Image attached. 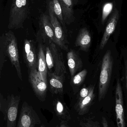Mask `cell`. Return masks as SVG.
I'll return each mask as SVG.
<instances>
[{
    "label": "cell",
    "instance_id": "obj_1",
    "mask_svg": "<svg viewBox=\"0 0 127 127\" xmlns=\"http://www.w3.org/2000/svg\"><path fill=\"white\" fill-rule=\"evenodd\" d=\"M33 0H12L7 28L17 30L24 28V23L29 17Z\"/></svg>",
    "mask_w": 127,
    "mask_h": 127
},
{
    "label": "cell",
    "instance_id": "obj_2",
    "mask_svg": "<svg viewBox=\"0 0 127 127\" xmlns=\"http://www.w3.org/2000/svg\"><path fill=\"white\" fill-rule=\"evenodd\" d=\"M4 51L6 57L16 70L17 75L22 80L21 68L19 62V54L17 39L13 32L11 31L4 33Z\"/></svg>",
    "mask_w": 127,
    "mask_h": 127
},
{
    "label": "cell",
    "instance_id": "obj_3",
    "mask_svg": "<svg viewBox=\"0 0 127 127\" xmlns=\"http://www.w3.org/2000/svg\"><path fill=\"white\" fill-rule=\"evenodd\" d=\"M113 60L111 51H107L103 58L99 80L98 100L101 101L106 95L112 72Z\"/></svg>",
    "mask_w": 127,
    "mask_h": 127
},
{
    "label": "cell",
    "instance_id": "obj_4",
    "mask_svg": "<svg viewBox=\"0 0 127 127\" xmlns=\"http://www.w3.org/2000/svg\"><path fill=\"white\" fill-rule=\"evenodd\" d=\"M48 11L51 22L53 29L56 40V44L60 49L68 51V41L65 32L57 17L54 14L52 4L50 1L48 4Z\"/></svg>",
    "mask_w": 127,
    "mask_h": 127
},
{
    "label": "cell",
    "instance_id": "obj_5",
    "mask_svg": "<svg viewBox=\"0 0 127 127\" xmlns=\"http://www.w3.org/2000/svg\"><path fill=\"white\" fill-rule=\"evenodd\" d=\"M28 80L38 99L44 101L47 95V83L43 80L37 68L28 70Z\"/></svg>",
    "mask_w": 127,
    "mask_h": 127
},
{
    "label": "cell",
    "instance_id": "obj_6",
    "mask_svg": "<svg viewBox=\"0 0 127 127\" xmlns=\"http://www.w3.org/2000/svg\"><path fill=\"white\" fill-rule=\"evenodd\" d=\"M39 116L31 106L23 103L16 127H35L41 124Z\"/></svg>",
    "mask_w": 127,
    "mask_h": 127
},
{
    "label": "cell",
    "instance_id": "obj_7",
    "mask_svg": "<svg viewBox=\"0 0 127 127\" xmlns=\"http://www.w3.org/2000/svg\"><path fill=\"white\" fill-rule=\"evenodd\" d=\"M8 107L6 116L3 118L6 121V127H16V120L18 115L20 96L12 95H8L7 98Z\"/></svg>",
    "mask_w": 127,
    "mask_h": 127
},
{
    "label": "cell",
    "instance_id": "obj_8",
    "mask_svg": "<svg viewBox=\"0 0 127 127\" xmlns=\"http://www.w3.org/2000/svg\"><path fill=\"white\" fill-rule=\"evenodd\" d=\"M23 59L28 70L37 69V55L34 41L25 39L23 47Z\"/></svg>",
    "mask_w": 127,
    "mask_h": 127
},
{
    "label": "cell",
    "instance_id": "obj_9",
    "mask_svg": "<svg viewBox=\"0 0 127 127\" xmlns=\"http://www.w3.org/2000/svg\"><path fill=\"white\" fill-rule=\"evenodd\" d=\"M116 84L115 112L117 127H126L123 92L119 80H118Z\"/></svg>",
    "mask_w": 127,
    "mask_h": 127
},
{
    "label": "cell",
    "instance_id": "obj_10",
    "mask_svg": "<svg viewBox=\"0 0 127 127\" xmlns=\"http://www.w3.org/2000/svg\"><path fill=\"white\" fill-rule=\"evenodd\" d=\"M49 45L52 53L54 62V72L57 75L61 76L66 74L63 54L60 48L53 42L49 41Z\"/></svg>",
    "mask_w": 127,
    "mask_h": 127
},
{
    "label": "cell",
    "instance_id": "obj_11",
    "mask_svg": "<svg viewBox=\"0 0 127 127\" xmlns=\"http://www.w3.org/2000/svg\"><path fill=\"white\" fill-rule=\"evenodd\" d=\"M40 30L39 32L42 35L43 38H47L49 41L53 42L56 44L55 35L53 29L49 15L42 13L40 17Z\"/></svg>",
    "mask_w": 127,
    "mask_h": 127
},
{
    "label": "cell",
    "instance_id": "obj_12",
    "mask_svg": "<svg viewBox=\"0 0 127 127\" xmlns=\"http://www.w3.org/2000/svg\"><path fill=\"white\" fill-rule=\"evenodd\" d=\"M119 18V10L117 9H115L113 11L110 18L108 21L105 32L102 37L100 44V50H103V49L109 40L110 36L115 31L118 22Z\"/></svg>",
    "mask_w": 127,
    "mask_h": 127
},
{
    "label": "cell",
    "instance_id": "obj_13",
    "mask_svg": "<svg viewBox=\"0 0 127 127\" xmlns=\"http://www.w3.org/2000/svg\"><path fill=\"white\" fill-rule=\"evenodd\" d=\"M50 92L53 94L62 95L65 75H57L54 72H48Z\"/></svg>",
    "mask_w": 127,
    "mask_h": 127
},
{
    "label": "cell",
    "instance_id": "obj_14",
    "mask_svg": "<svg viewBox=\"0 0 127 127\" xmlns=\"http://www.w3.org/2000/svg\"><path fill=\"white\" fill-rule=\"evenodd\" d=\"M95 97L94 87L91 86L88 95L81 100L77 101L75 105V109L79 115L83 116L88 113Z\"/></svg>",
    "mask_w": 127,
    "mask_h": 127
},
{
    "label": "cell",
    "instance_id": "obj_15",
    "mask_svg": "<svg viewBox=\"0 0 127 127\" xmlns=\"http://www.w3.org/2000/svg\"><path fill=\"white\" fill-rule=\"evenodd\" d=\"M67 63L71 78L83 67V62L79 54L74 50H70L67 54Z\"/></svg>",
    "mask_w": 127,
    "mask_h": 127
},
{
    "label": "cell",
    "instance_id": "obj_16",
    "mask_svg": "<svg viewBox=\"0 0 127 127\" xmlns=\"http://www.w3.org/2000/svg\"><path fill=\"white\" fill-rule=\"evenodd\" d=\"M91 42V34L87 28H84L80 30L75 41V45L79 47L80 50L87 52Z\"/></svg>",
    "mask_w": 127,
    "mask_h": 127
},
{
    "label": "cell",
    "instance_id": "obj_17",
    "mask_svg": "<svg viewBox=\"0 0 127 127\" xmlns=\"http://www.w3.org/2000/svg\"><path fill=\"white\" fill-rule=\"evenodd\" d=\"M37 69L43 80L47 83L48 69L45 60V48L42 42L39 44L37 54Z\"/></svg>",
    "mask_w": 127,
    "mask_h": 127
},
{
    "label": "cell",
    "instance_id": "obj_18",
    "mask_svg": "<svg viewBox=\"0 0 127 127\" xmlns=\"http://www.w3.org/2000/svg\"><path fill=\"white\" fill-rule=\"evenodd\" d=\"M54 110L61 121L67 122L71 119L69 109L66 104L58 98L53 101Z\"/></svg>",
    "mask_w": 127,
    "mask_h": 127
},
{
    "label": "cell",
    "instance_id": "obj_19",
    "mask_svg": "<svg viewBox=\"0 0 127 127\" xmlns=\"http://www.w3.org/2000/svg\"><path fill=\"white\" fill-rule=\"evenodd\" d=\"M62 11L63 19L66 24L69 25L74 21L72 0H59Z\"/></svg>",
    "mask_w": 127,
    "mask_h": 127
},
{
    "label": "cell",
    "instance_id": "obj_20",
    "mask_svg": "<svg viewBox=\"0 0 127 127\" xmlns=\"http://www.w3.org/2000/svg\"><path fill=\"white\" fill-rule=\"evenodd\" d=\"M50 1L52 4L54 14L59 21L66 33H67L66 24L63 19L62 11L59 1V0H51Z\"/></svg>",
    "mask_w": 127,
    "mask_h": 127
},
{
    "label": "cell",
    "instance_id": "obj_21",
    "mask_svg": "<svg viewBox=\"0 0 127 127\" xmlns=\"http://www.w3.org/2000/svg\"><path fill=\"white\" fill-rule=\"evenodd\" d=\"M87 74L86 69H84L71 78V83L72 86H79L85 80Z\"/></svg>",
    "mask_w": 127,
    "mask_h": 127
},
{
    "label": "cell",
    "instance_id": "obj_22",
    "mask_svg": "<svg viewBox=\"0 0 127 127\" xmlns=\"http://www.w3.org/2000/svg\"><path fill=\"white\" fill-rule=\"evenodd\" d=\"M4 33H3L0 37V77L2 73V69L4 63L6 62V56L4 51Z\"/></svg>",
    "mask_w": 127,
    "mask_h": 127
},
{
    "label": "cell",
    "instance_id": "obj_23",
    "mask_svg": "<svg viewBox=\"0 0 127 127\" xmlns=\"http://www.w3.org/2000/svg\"><path fill=\"white\" fill-rule=\"evenodd\" d=\"M45 60L47 67L48 72L52 71V69L54 67L52 53L49 45L46 46L45 48Z\"/></svg>",
    "mask_w": 127,
    "mask_h": 127
},
{
    "label": "cell",
    "instance_id": "obj_24",
    "mask_svg": "<svg viewBox=\"0 0 127 127\" xmlns=\"http://www.w3.org/2000/svg\"><path fill=\"white\" fill-rule=\"evenodd\" d=\"M80 127H101L97 121L91 118L85 119L80 122Z\"/></svg>",
    "mask_w": 127,
    "mask_h": 127
},
{
    "label": "cell",
    "instance_id": "obj_25",
    "mask_svg": "<svg viewBox=\"0 0 127 127\" xmlns=\"http://www.w3.org/2000/svg\"><path fill=\"white\" fill-rule=\"evenodd\" d=\"M113 6V3L112 2L106 3L104 5L102 15V22L103 24L112 10Z\"/></svg>",
    "mask_w": 127,
    "mask_h": 127
},
{
    "label": "cell",
    "instance_id": "obj_26",
    "mask_svg": "<svg viewBox=\"0 0 127 127\" xmlns=\"http://www.w3.org/2000/svg\"><path fill=\"white\" fill-rule=\"evenodd\" d=\"M8 107L7 99L4 98L1 93L0 94V111L3 113V118L6 116Z\"/></svg>",
    "mask_w": 127,
    "mask_h": 127
},
{
    "label": "cell",
    "instance_id": "obj_27",
    "mask_svg": "<svg viewBox=\"0 0 127 127\" xmlns=\"http://www.w3.org/2000/svg\"><path fill=\"white\" fill-rule=\"evenodd\" d=\"M90 89H91V87H84L83 89H81L78 97L77 101H80L86 97L88 95L90 92Z\"/></svg>",
    "mask_w": 127,
    "mask_h": 127
},
{
    "label": "cell",
    "instance_id": "obj_28",
    "mask_svg": "<svg viewBox=\"0 0 127 127\" xmlns=\"http://www.w3.org/2000/svg\"><path fill=\"white\" fill-rule=\"evenodd\" d=\"M101 124L102 127H109L108 121L105 117L102 116L101 118Z\"/></svg>",
    "mask_w": 127,
    "mask_h": 127
},
{
    "label": "cell",
    "instance_id": "obj_29",
    "mask_svg": "<svg viewBox=\"0 0 127 127\" xmlns=\"http://www.w3.org/2000/svg\"><path fill=\"white\" fill-rule=\"evenodd\" d=\"M56 127H70L68 125V122L66 121H61L59 125Z\"/></svg>",
    "mask_w": 127,
    "mask_h": 127
},
{
    "label": "cell",
    "instance_id": "obj_30",
    "mask_svg": "<svg viewBox=\"0 0 127 127\" xmlns=\"http://www.w3.org/2000/svg\"><path fill=\"white\" fill-rule=\"evenodd\" d=\"M40 127H46L45 125H41Z\"/></svg>",
    "mask_w": 127,
    "mask_h": 127
}]
</instances>
